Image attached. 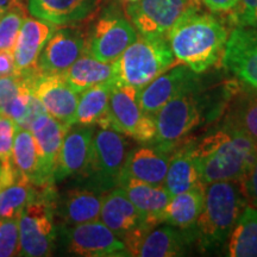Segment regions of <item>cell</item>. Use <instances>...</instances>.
Returning a JSON list of instances; mask_svg holds the SVG:
<instances>
[{
    "mask_svg": "<svg viewBox=\"0 0 257 257\" xmlns=\"http://www.w3.org/2000/svg\"><path fill=\"white\" fill-rule=\"evenodd\" d=\"M114 86L113 81L105 82L80 93L73 124L99 126L107 114L111 92Z\"/></svg>",
    "mask_w": 257,
    "mask_h": 257,
    "instance_id": "obj_29",
    "label": "cell"
},
{
    "mask_svg": "<svg viewBox=\"0 0 257 257\" xmlns=\"http://www.w3.org/2000/svg\"><path fill=\"white\" fill-rule=\"evenodd\" d=\"M56 25L37 18L24 19L14 48L15 74L25 78H35L40 75L38 56L49 40Z\"/></svg>",
    "mask_w": 257,
    "mask_h": 257,
    "instance_id": "obj_15",
    "label": "cell"
},
{
    "mask_svg": "<svg viewBox=\"0 0 257 257\" xmlns=\"http://www.w3.org/2000/svg\"><path fill=\"white\" fill-rule=\"evenodd\" d=\"M12 165L19 176L27 179L37 188H46L41 172L36 143L29 128L18 125L11 155Z\"/></svg>",
    "mask_w": 257,
    "mask_h": 257,
    "instance_id": "obj_27",
    "label": "cell"
},
{
    "mask_svg": "<svg viewBox=\"0 0 257 257\" xmlns=\"http://www.w3.org/2000/svg\"><path fill=\"white\" fill-rule=\"evenodd\" d=\"M167 37L175 59L202 74L221 59L229 34L219 18L194 5L176 21Z\"/></svg>",
    "mask_w": 257,
    "mask_h": 257,
    "instance_id": "obj_1",
    "label": "cell"
},
{
    "mask_svg": "<svg viewBox=\"0 0 257 257\" xmlns=\"http://www.w3.org/2000/svg\"><path fill=\"white\" fill-rule=\"evenodd\" d=\"M238 0H204V4L211 12H230Z\"/></svg>",
    "mask_w": 257,
    "mask_h": 257,
    "instance_id": "obj_40",
    "label": "cell"
},
{
    "mask_svg": "<svg viewBox=\"0 0 257 257\" xmlns=\"http://www.w3.org/2000/svg\"><path fill=\"white\" fill-rule=\"evenodd\" d=\"M246 205L239 181L205 185L204 204L193 226L199 250L213 252L224 246Z\"/></svg>",
    "mask_w": 257,
    "mask_h": 257,
    "instance_id": "obj_3",
    "label": "cell"
},
{
    "mask_svg": "<svg viewBox=\"0 0 257 257\" xmlns=\"http://www.w3.org/2000/svg\"><path fill=\"white\" fill-rule=\"evenodd\" d=\"M120 187L126 192L128 199L140 212L148 227L154 229L162 223L163 211L170 199V194L163 186L150 185L134 178H125L120 182Z\"/></svg>",
    "mask_w": 257,
    "mask_h": 257,
    "instance_id": "obj_22",
    "label": "cell"
},
{
    "mask_svg": "<svg viewBox=\"0 0 257 257\" xmlns=\"http://www.w3.org/2000/svg\"><path fill=\"white\" fill-rule=\"evenodd\" d=\"M17 178L18 174L14 165H12V161H9V162L0 161V194L8 186L15 182Z\"/></svg>",
    "mask_w": 257,
    "mask_h": 257,
    "instance_id": "obj_38",
    "label": "cell"
},
{
    "mask_svg": "<svg viewBox=\"0 0 257 257\" xmlns=\"http://www.w3.org/2000/svg\"><path fill=\"white\" fill-rule=\"evenodd\" d=\"M102 0H28L32 17L56 27L85 21L98 10Z\"/></svg>",
    "mask_w": 257,
    "mask_h": 257,
    "instance_id": "obj_21",
    "label": "cell"
},
{
    "mask_svg": "<svg viewBox=\"0 0 257 257\" xmlns=\"http://www.w3.org/2000/svg\"><path fill=\"white\" fill-rule=\"evenodd\" d=\"M195 240L192 229L166 226L152 229L143 237L136 256L141 257H174L186 255L188 246Z\"/></svg>",
    "mask_w": 257,
    "mask_h": 257,
    "instance_id": "obj_23",
    "label": "cell"
},
{
    "mask_svg": "<svg viewBox=\"0 0 257 257\" xmlns=\"http://www.w3.org/2000/svg\"><path fill=\"white\" fill-rule=\"evenodd\" d=\"M140 88L134 86H114L111 92L108 110L100 127H111L137 142H153L156 136L154 115L148 114L138 102Z\"/></svg>",
    "mask_w": 257,
    "mask_h": 257,
    "instance_id": "obj_8",
    "label": "cell"
},
{
    "mask_svg": "<svg viewBox=\"0 0 257 257\" xmlns=\"http://www.w3.org/2000/svg\"><path fill=\"white\" fill-rule=\"evenodd\" d=\"M105 194L87 185L76 186L54 199V213L59 217L62 226L99 220Z\"/></svg>",
    "mask_w": 257,
    "mask_h": 257,
    "instance_id": "obj_19",
    "label": "cell"
},
{
    "mask_svg": "<svg viewBox=\"0 0 257 257\" xmlns=\"http://www.w3.org/2000/svg\"><path fill=\"white\" fill-rule=\"evenodd\" d=\"M31 91L47 113L61 123L73 125L79 93L69 87L62 74H40L32 81Z\"/></svg>",
    "mask_w": 257,
    "mask_h": 257,
    "instance_id": "obj_17",
    "label": "cell"
},
{
    "mask_svg": "<svg viewBox=\"0 0 257 257\" xmlns=\"http://www.w3.org/2000/svg\"><path fill=\"white\" fill-rule=\"evenodd\" d=\"M194 144H189L176 150L174 155L169 157L168 170L163 182L170 197L179 193L204 185L194 157Z\"/></svg>",
    "mask_w": 257,
    "mask_h": 257,
    "instance_id": "obj_25",
    "label": "cell"
},
{
    "mask_svg": "<svg viewBox=\"0 0 257 257\" xmlns=\"http://www.w3.org/2000/svg\"><path fill=\"white\" fill-rule=\"evenodd\" d=\"M94 127L86 125H70L63 137L59 159L54 172V184L85 174L91 156Z\"/></svg>",
    "mask_w": 257,
    "mask_h": 257,
    "instance_id": "obj_16",
    "label": "cell"
},
{
    "mask_svg": "<svg viewBox=\"0 0 257 257\" xmlns=\"http://www.w3.org/2000/svg\"><path fill=\"white\" fill-rule=\"evenodd\" d=\"M54 199L51 187L42 188L24 207L19 216L18 256L46 257L53 253L57 238Z\"/></svg>",
    "mask_w": 257,
    "mask_h": 257,
    "instance_id": "obj_7",
    "label": "cell"
},
{
    "mask_svg": "<svg viewBox=\"0 0 257 257\" xmlns=\"http://www.w3.org/2000/svg\"><path fill=\"white\" fill-rule=\"evenodd\" d=\"M128 2H131V3H135V2H138V0H128Z\"/></svg>",
    "mask_w": 257,
    "mask_h": 257,
    "instance_id": "obj_43",
    "label": "cell"
},
{
    "mask_svg": "<svg viewBox=\"0 0 257 257\" xmlns=\"http://www.w3.org/2000/svg\"><path fill=\"white\" fill-rule=\"evenodd\" d=\"M191 2H192L193 4H194V5H198V6H200V3H201V0H191Z\"/></svg>",
    "mask_w": 257,
    "mask_h": 257,
    "instance_id": "obj_42",
    "label": "cell"
},
{
    "mask_svg": "<svg viewBox=\"0 0 257 257\" xmlns=\"http://www.w3.org/2000/svg\"><path fill=\"white\" fill-rule=\"evenodd\" d=\"M62 76L69 87L80 94L93 86L113 81V62H104L85 53Z\"/></svg>",
    "mask_w": 257,
    "mask_h": 257,
    "instance_id": "obj_26",
    "label": "cell"
},
{
    "mask_svg": "<svg viewBox=\"0 0 257 257\" xmlns=\"http://www.w3.org/2000/svg\"><path fill=\"white\" fill-rule=\"evenodd\" d=\"M169 157L168 153L162 152L159 148L147 146L135 148L127 155L121 181L125 178H134L150 185L163 186Z\"/></svg>",
    "mask_w": 257,
    "mask_h": 257,
    "instance_id": "obj_24",
    "label": "cell"
},
{
    "mask_svg": "<svg viewBox=\"0 0 257 257\" xmlns=\"http://www.w3.org/2000/svg\"><path fill=\"white\" fill-rule=\"evenodd\" d=\"M136 38V30L130 22L115 10H107L86 38V53L104 62H114Z\"/></svg>",
    "mask_w": 257,
    "mask_h": 257,
    "instance_id": "obj_10",
    "label": "cell"
},
{
    "mask_svg": "<svg viewBox=\"0 0 257 257\" xmlns=\"http://www.w3.org/2000/svg\"><path fill=\"white\" fill-rule=\"evenodd\" d=\"M225 123L238 128L257 144V91L246 92L234 99Z\"/></svg>",
    "mask_w": 257,
    "mask_h": 257,
    "instance_id": "obj_31",
    "label": "cell"
},
{
    "mask_svg": "<svg viewBox=\"0 0 257 257\" xmlns=\"http://www.w3.org/2000/svg\"><path fill=\"white\" fill-rule=\"evenodd\" d=\"M193 150L204 185L240 181L257 159V144L227 123L206 135Z\"/></svg>",
    "mask_w": 257,
    "mask_h": 257,
    "instance_id": "obj_2",
    "label": "cell"
},
{
    "mask_svg": "<svg viewBox=\"0 0 257 257\" xmlns=\"http://www.w3.org/2000/svg\"><path fill=\"white\" fill-rule=\"evenodd\" d=\"M191 6V0H138L127 6L126 14L142 36L165 37Z\"/></svg>",
    "mask_w": 257,
    "mask_h": 257,
    "instance_id": "obj_12",
    "label": "cell"
},
{
    "mask_svg": "<svg viewBox=\"0 0 257 257\" xmlns=\"http://www.w3.org/2000/svg\"><path fill=\"white\" fill-rule=\"evenodd\" d=\"M69 126L70 125L61 123L47 112L38 114L29 125V130L32 133L36 143L42 176L47 187L54 186V172L63 137Z\"/></svg>",
    "mask_w": 257,
    "mask_h": 257,
    "instance_id": "obj_18",
    "label": "cell"
},
{
    "mask_svg": "<svg viewBox=\"0 0 257 257\" xmlns=\"http://www.w3.org/2000/svg\"><path fill=\"white\" fill-rule=\"evenodd\" d=\"M38 189L27 179L18 178L0 194V218H19L24 207L34 200Z\"/></svg>",
    "mask_w": 257,
    "mask_h": 257,
    "instance_id": "obj_32",
    "label": "cell"
},
{
    "mask_svg": "<svg viewBox=\"0 0 257 257\" xmlns=\"http://www.w3.org/2000/svg\"><path fill=\"white\" fill-rule=\"evenodd\" d=\"M239 182L246 204L257 208V159Z\"/></svg>",
    "mask_w": 257,
    "mask_h": 257,
    "instance_id": "obj_37",
    "label": "cell"
},
{
    "mask_svg": "<svg viewBox=\"0 0 257 257\" xmlns=\"http://www.w3.org/2000/svg\"><path fill=\"white\" fill-rule=\"evenodd\" d=\"M227 256L257 257V208L246 205L229 234Z\"/></svg>",
    "mask_w": 257,
    "mask_h": 257,
    "instance_id": "obj_30",
    "label": "cell"
},
{
    "mask_svg": "<svg viewBox=\"0 0 257 257\" xmlns=\"http://www.w3.org/2000/svg\"><path fill=\"white\" fill-rule=\"evenodd\" d=\"M62 243L69 255L83 257L128 256L126 246L102 221L62 226L60 230Z\"/></svg>",
    "mask_w": 257,
    "mask_h": 257,
    "instance_id": "obj_9",
    "label": "cell"
},
{
    "mask_svg": "<svg viewBox=\"0 0 257 257\" xmlns=\"http://www.w3.org/2000/svg\"><path fill=\"white\" fill-rule=\"evenodd\" d=\"M15 74L14 51L0 49V78Z\"/></svg>",
    "mask_w": 257,
    "mask_h": 257,
    "instance_id": "obj_39",
    "label": "cell"
},
{
    "mask_svg": "<svg viewBox=\"0 0 257 257\" xmlns=\"http://www.w3.org/2000/svg\"><path fill=\"white\" fill-rule=\"evenodd\" d=\"M200 85V74L195 73L186 64H179L163 72L141 88L138 102L146 113L154 115L163 105L176 96L199 91Z\"/></svg>",
    "mask_w": 257,
    "mask_h": 257,
    "instance_id": "obj_11",
    "label": "cell"
},
{
    "mask_svg": "<svg viewBox=\"0 0 257 257\" xmlns=\"http://www.w3.org/2000/svg\"><path fill=\"white\" fill-rule=\"evenodd\" d=\"M229 21L233 27L257 28V0H238L230 11Z\"/></svg>",
    "mask_w": 257,
    "mask_h": 257,
    "instance_id": "obj_35",
    "label": "cell"
},
{
    "mask_svg": "<svg viewBox=\"0 0 257 257\" xmlns=\"http://www.w3.org/2000/svg\"><path fill=\"white\" fill-rule=\"evenodd\" d=\"M205 185L170 197L163 211L162 223L179 229H192L204 204Z\"/></svg>",
    "mask_w": 257,
    "mask_h": 257,
    "instance_id": "obj_28",
    "label": "cell"
},
{
    "mask_svg": "<svg viewBox=\"0 0 257 257\" xmlns=\"http://www.w3.org/2000/svg\"><path fill=\"white\" fill-rule=\"evenodd\" d=\"M99 219L115 236L119 237L123 243L136 231L141 229H150L144 224L141 213L128 199L124 188L120 186L111 189L104 195Z\"/></svg>",
    "mask_w": 257,
    "mask_h": 257,
    "instance_id": "obj_20",
    "label": "cell"
},
{
    "mask_svg": "<svg viewBox=\"0 0 257 257\" xmlns=\"http://www.w3.org/2000/svg\"><path fill=\"white\" fill-rule=\"evenodd\" d=\"M130 153L125 135L111 127L94 128L91 156L82 179L86 184L102 193L120 185L125 162Z\"/></svg>",
    "mask_w": 257,
    "mask_h": 257,
    "instance_id": "obj_6",
    "label": "cell"
},
{
    "mask_svg": "<svg viewBox=\"0 0 257 257\" xmlns=\"http://www.w3.org/2000/svg\"><path fill=\"white\" fill-rule=\"evenodd\" d=\"M174 62V54L165 37L137 36L113 62L115 86L142 88L166 72Z\"/></svg>",
    "mask_w": 257,
    "mask_h": 257,
    "instance_id": "obj_4",
    "label": "cell"
},
{
    "mask_svg": "<svg viewBox=\"0 0 257 257\" xmlns=\"http://www.w3.org/2000/svg\"><path fill=\"white\" fill-rule=\"evenodd\" d=\"M18 124L9 115L0 113V161H11L12 148H14L16 131Z\"/></svg>",
    "mask_w": 257,
    "mask_h": 257,
    "instance_id": "obj_36",
    "label": "cell"
},
{
    "mask_svg": "<svg viewBox=\"0 0 257 257\" xmlns=\"http://www.w3.org/2000/svg\"><path fill=\"white\" fill-rule=\"evenodd\" d=\"M86 53V37L78 28L56 29L38 56L41 74H63Z\"/></svg>",
    "mask_w": 257,
    "mask_h": 257,
    "instance_id": "obj_14",
    "label": "cell"
},
{
    "mask_svg": "<svg viewBox=\"0 0 257 257\" xmlns=\"http://www.w3.org/2000/svg\"><path fill=\"white\" fill-rule=\"evenodd\" d=\"M19 218H0V257L19 255Z\"/></svg>",
    "mask_w": 257,
    "mask_h": 257,
    "instance_id": "obj_34",
    "label": "cell"
},
{
    "mask_svg": "<svg viewBox=\"0 0 257 257\" xmlns=\"http://www.w3.org/2000/svg\"><path fill=\"white\" fill-rule=\"evenodd\" d=\"M25 18L27 11L22 2L16 3L0 16V49L14 51L18 32Z\"/></svg>",
    "mask_w": 257,
    "mask_h": 257,
    "instance_id": "obj_33",
    "label": "cell"
},
{
    "mask_svg": "<svg viewBox=\"0 0 257 257\" xmlns=\"http://www.w3.org/2000/svg\"><path fill=\"white\" fill-rule=\"evenodd\" d=\"M21 0H0V16Z\"/></svg>",
    "mask_w": 257,
    "mask_h": 257,
    "instance_id": "obj_41",
    "label": "cell"
},
{
    "mask_svg": "<svg viewBox=\"0 0 257 257\" xmlns=\"http://www.w3.org/2000/svg\"><path fill=\"white\" fill-rule=\"evenodd\" d=\"M221 57L225 68L244 85L257 91V28L234 27Z\"/></svg>",
    "mask_w": 257,
    "mask_h": 257,
    "instance_id": "obj_13",
    "label": "cell"
},
{
    "mask_svg": "<svg viewBox=\"0 0 257 257\" xmlns=\"http://www.w3.org/2000/svg\"><path fill=\"white\" fill-rule=\"evenodd\" d=\"M210 100L199 91L185 93L163 105L154 114L156 148L170 153L186 136L208 119Z\"/></svg>",
    "mask_w": 257,
    "mask_h": 257,
    "instance_id": "obj_5",
    "label": "cell"
}]
</instances>
